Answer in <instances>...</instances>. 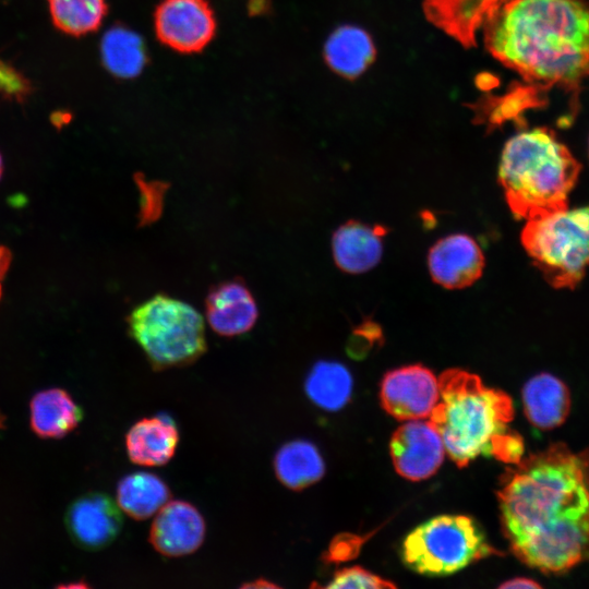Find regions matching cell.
<instances>
[{"label": "cell", "instance_id": "ba28073f", "mask_svg": "<svg viewBox=\"0 0 589 589\" xmlns=\"http://www.w3.org/2000/svg\"><path fill=\"white\" fill-rule=\"evenodd\" d=\"M215 29V17L205 0H164L155 13L159 40L180 52L202 50Z\"/></svg>", "mask_w": 589, "mask_h": 589}, {"label": "cell", "instance_id": "484cf974", "mask_svg": "<svg viewBox=\"0 0 589 589\" xmlns=\"http://www.w3.org/2000/svg\"><path fill=\"white\" fill-rule=\"evenodd\" d=\"M326 588H362V589H382V588H395L396 586L371 572L360 567L352 566L338 570L330 581L325 586Z\"/></svg>", "mask_w": 589, "mask_h": 589}, {"label": "cell", "instance_id": "4316f807", "mask_svg": "<svg viewBox=\"0 0 589 589\" xmlns=\"http://www.w3.org/2000/svg\"><path fill=\"white\" fill-rule=\"evenodd\" d=\"M31 91L29 81L11 64L0 59V94L5 98L22 101Z\"/></svg>", "mask_w": 589, "mask_h": 589}, {"label": "cell", "instance_id": "f1b7e54d", "mask_svg": "<svg viewBox=\"0 0 589 589\" xmlns=\"http://www.w3.org/2000/svg\"><path fill=\"white\" fill-rule=\"evenodd\" d=\"M10 262H11V252L0 245V299H1V291H2V286H1V281L10 266Z\"/></svg>", "mask_w": 589, "mask_h": 589}, {"label": "cell", "instance_id": "603a6c76", "mask_svg": "<svg viewBox=\"0 0 589 589\" xmlns=\"http://www.w3.org/2000/svg\"><path fill=\"white\" fill-rule=\"evenodd\" d=\"M100 52L107 70L122 79L139 75L146 63L142 38L123 26L111 27L104 34Z\"/></svg>", "mask_w": 589, "mask_h": 589}, {"label": "cell", "instance_id": "ac0fdd59", "mask_svg": "<svg viewBox=\"0 0 589 589\" xmlns=\"http://www.w3.org/2000/svg\"><path fill=\"white\" fill-rule=\"evenodd\" d=\"M29 406L31 428L41 438H61L83 419L81 407L61 388L38 392Z\"/></svg>", "mask_w": 589, "mask_h": 589}, {"label": "cell", "instance_id": "cb8c5ba5", "mask_svg": "<svg viewBox=\"0 0 589 589\" xmlns=\"http://www.w3.org/2000/svg\"><path fill=\"white\" fill-rule=\"evenodd\" d=\"M501 0H428L426 13L447 32L468 3H471L465 15L458 39L462 43L473 40L477 25L486 21L498 9Z\"/></svg>", "mask_w": 589, "mask_h": 589}, {"label": "cell", "instance_id": "7402d4cb", "mask_svg": "<svg viewBox=\"0 0 589 589\" xmlns=\"http://www.w3.org/2000/svg\"><path fill=\"white\" fill-rule=\"evenodd\" d=\"M304 388L314 405L327 411H337L350 399L352 377L341 363L318 361L309 372Z\"/></svg>", "mask_w": 589, "mask_h": 589}, {"label": "cell", "instance_id": "8992f818", "mask_svg": "<svg viewBox=\"0 0 589 589\" xmlns=\"http://www.w3.org/2000/svg\"><path fill=\"white\" fill-rule=\"evenodd\" d=\"M521 243L555 288H575L589 268V205L527 220Z\"/></svg>", "mask_w": 589, "mask_h": 589}, {"label": "cell", "instance_id": "8fae6325", "mask_svg": "<svg viewBox=\"0 0 589 589\" xmlns=\"http://www.w3.org/2000/svg\"><path fill=\"white\" fill-rule=\"evenodd\" d=\"M390 456L404 478L420 481L432 477L444 460L445 447L430 421L410 420L393 434Z\"/></svg>", "mask_w": 589, "mask_h": 589}, {"label": "cell", "instance_id": "5b68a950", "mask_svg": "<svg viewBox=\"0 0 589 589\" xmlns=\"http://www.w3.org/2000/svg\"><path fill=\"white\" fill-rule=\"evenodd\" d=\"M128 324L154 370L191 364L206 351L202 315L166 294H156L134 308Z\"/></svg>", "mask_w": 589, "mask_h": 589}, {"label": "cell", "instance_id": "4dcf8cb0", "mask_svg": "<svg viewBox=\"0 0 589 589\" xmlns=\"http://www.w3.org/2000/svg\"><path fill=\"white\" fill-rule=\"evenodd\" d=\"M2 421H1V417H0V425H1Z\"/></svg>", "mask_w": 589, "mask_h": 589}, {"label": "cell", "instance_id": "f546056e", "mask_svg": "<svg viewBox=\"0 0 589 589\" xmlns=\"http://www.w3.org/2000/svg\"><path fill=\"white\" fill-rule=\"evenodd\" d=\"M1 173H2V158H1V155H0V177H1Z\"/></svg>", "mask_w": 589, "mask_h": 589}, {"label": "cell", "instance_id": "52a82bcc", "mask_svg": "<svg viewBox=\"0 0 589 589\" xmlns=\"http://www.w3.org/2000/svg\"><path fill=\"white\" fill-rule=\"evenodd\" d=\"M495 554L479 524L465 515H440L420 524L401 551L404 563L426 576H446Z\"/></svg>", "mask_w": 589, "mask_h": 589}, {"label": "cell", "instance_id": "e0dca14e", "mask_svg": "<svg viewBox=\"0 0 589 589\" xmlns=\"http://www.w3.org/2000/svg\"><path fill=\"white\" fill-rule=\"evenodd\" d=\"M522 404L531 424L541 430H551L561 425L569 413V389L556 376L540 373L525 384Z\"/></svg>", "mask_w": 589, "mask_h": 589}, {"label": "cell", "instance_id": "83f0119b", "mask_svg": "<svg viewBox=\"0 0 589 589\" xmlns=\"http://www.w3.org/2000/svg\"><path fill=\"white\" fill-rule=\"evenodd\" d=\"M541 587L542 586L536 580L526 578V577L513 578L500 585V588H505V589H517V588L534 589V588H541Z\"/></svg>", "mask_w": 589, "mask_h": 589}, {"label": "cell", "instance_id": "ffe728a7", "mask_svg": "<svg viewBox=\"0 0 589 589\" xmlns=\"http://www.w3.org/2000/svg\"><path fill=\"white\" fill-rule=\"evenodd\" d=\"M324 56L335 72L351 79L360 75L373 62L375 48L368 33L345 25L328 37Z\"/></svg>", "mask_w": 589, "mask_h": 589}, {"label": "cell", "instance_id": "d4e9b609", "mask_svg": "<svg viewBox=\"0 0 589 589\" xmlns=\"http://www.w3.org/2000/svg\"><path fill=\"white\" fill-rule=\"evenodd\" d=\"M48 3L55 26L72 36L96 31L107 12L105 0H48Z\"/></svg>", "mask_w": 589, "mask_h": 589}, {"label": "cell", "instance_id": "277c9868", "mask_svg": "<svg viewBox=\"0 0 589 589\" xmlns=\"http://www.w3.org/2000/svg\"><path fill=\"white\" fill-rule=\"evenodd\" d=\"M580 168L553 131L536 128L506 142L498 182L514 216L529 220L568 208Z\"/></svg>", "mask_w": 589, "mask_h": 589}, {"label": "cell", "instance_id": "7a4b0ae2", "mask_svg": "<svg viewBox=\"0 0 589 589\" xmlns=\"http://www.w3.org/2000/svg\"><path fill=\"white\" fill-rule=\"evenodd\" d=\"M485 43L526 81L576 88L589 77V3L508 0L486 21Z\"/></svg>", "mask_w": 589, "mask_h": 589}, {"label": "cell", "instance_id": "30bf717a", "mask_svg": "<svg viewBox=\"0 0 589 589\" xmlns=\"http://www.w3.org/2000/svg\"><path fill=\"white\" fill-rule=\"evenodd\" d=\"M72 541L87 551L110 545L122 529V515L110 496L89 492L75 498L64 515Z\"/></svg>", "mask_w": 589, "mask_h": 589}, {"label": "cell", "instance_id": "d6986e66", "mask_svg": "<svg viewBox=\"0 0 589 589\" xmlns=\"http://www.w3.org/2000/svg\"><path fill=\"white\" fill-rule=\"evenodd\" d=\"M273 465L279 482L294 491L314 484L325 473V464L318 449L304 440L284 444L275 454Z\"/></svg>", "mask_w": 589, "mask_h": 589}, {"label": "cell", "instance_id": "2e32d148", "mask_svg": "<svg viewBox=\"0 0 589 589\" xmlns=\"http://www.w3.org/2000/svg\"><path fill=\"white\" fill-rule=\"evenodd\" d=\"M386 228L350 220L333 236V255L337 266L350 274L364 273L374 267L383 253Z\"/></svg>", "mask_w": 589, "mask_h": 589}, {"label": "cell", "instance_id": "9c48e42d", "mask_svg": "<svg viewBox=\"0 0 589 589\" xmlns=\"http://www.w3.org/2000/svg\"><path fill=\"white\" fill-rule=\"evenodd\" d=\"M383 408L398 420L429 417L440 399L438 378L428 368L413 364L387 372L381 384Z\"/></svg>", "mask_w": 589, "mask_h": 589}, {"label": "cell", "instance_id": "7c38bea8", "mask_svg": "<svg viewBox=\"0 0 589 589\" xmlns=\"http://www.w3.org/2000/svg\"><path fill=\"white\" fill-rule=\"evenodd\" d=\"M206 526L199 509L185 501L167 502L149 530V542L164 556L179 557L195 552L205 539Z\"/></svg>", "mask_w": 589, "mask_h": 589}, {"label": "cell", "instance_id": "3957f363", "mask_svg": "<svg viewBox=\"0 0 589 589\" xmlns=\"http://www.w3.org/2000/svg\"><path fill=\"white\" fill-rule=\"evenodd\" d=\"M438 386L440 399L430 423L458 467L479 456L510 465L522 458L524 440L508 426L515 412L505 392L486 387L478 375L460 369L443 372Z\"/></svg>", "mask_w": 589, "mask_h": 589}, {"label": "cell", "instance_id": "9a60e30c", "mask_svg": "<svg viewBox=\"0 0 589 589\" xmlns=\"http://www.w3.org/2000/svg\"><path fill=\"white\" fill-rule=\"evenodd\" d=\"M178 443V426L168 414L143 418L125 435L129 459L145 467L166 465L173 457Z\"/></svg>", "mask_w": 589, "mask_h": 589}, {"label": "cell", "instance_id": "4fadbf2b", "mask_svg": "<svg viewBox=\"0 0 589 589\" xmlns=\"http://www.w3.org/2000/svg\"><path fill=\"white\" fill-rule=\"evenodd\" d=\"M428 263L436 284L447 289H460L481 277L484 256L471 237L456 233L438 240L430 249Z\"/></svg>", "mask_w": 589, "mask_h": 589}, {"label": "cell", "instance_id": "5bb4252c", "mask_svg": "<svg viewBox=\"0 0 589 589\" xmlns=\"http://www.w3.org/2000/svg\"><path fill=\"white\" fill-rule=\"evenodd\" d=\"M205 314L212 329L220 336H238L255 324L259 311L249 288L233 279L214 286L205 299Z\"/></svg>", "mask_w": 589, "mask_h": 589}, {"label": "cell", "instance_id": "44dd1931", "mask_svg": "<svg viewBox=\"0 0 589 589\" xmlns=\"http://www.w3.org/2000/svg\"><path fill=\"white\" fill-rule=\"evenodd\" d=\"M166 482L158 476L137 471L123 477L117 486L118 506L135 520H145L170 498Z\"/></svg>", "mask_w": 589, "mask_h": 589}, {"label": "cell", "instance_id": "6da1fadb", "mask_svg": "<svg viewBox=\"0 0 589 589\" xmlns=\"http://www.w3.org/2000/svg\"><path fill=\"white\" fill-rule=\"evenodd\" d=\"M501 524L526 565L561 574L589 560V450L564 443L507 468L497 491Z\"/></svg>", "mask_w": 589, "mask_h": 589}]
</instances>
